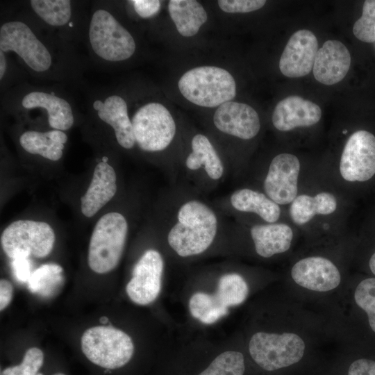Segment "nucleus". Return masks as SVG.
I'll return each instance as SVG.
<instances>
[{"label": "nucleus", "mask_w": 375, "mask_h": 375, "mask_svg": "<svg viewBox=\"0 0 375 375\" xmlns=\"http://www.w3.org/2000/svg\"><path fill=\"white\" fill-rule=\"evenodd\" d=\"M215 212L198 200L185 202L177 212V221L170 228L167 242L181 257L199 255L213 242L217 232Z\"/></svg>", "instance_id": "1"}, {"label": "nucleus", "mask_w": 375, "mask_h": 375, "mask_svg": "<svg viewBox=\"0 0 375 375\" xmlns=\"http://www.w3.org/2000/svg\"><path fill=\"white\" fill-rule=\"evenodd\" d=\"M183 96L202 107L213 108L231 101L236 94L233 76L215 66H201L188 70L178 81Z\"/></svg>", "instance_id": "2"}, {"label": "nucleus", "mask_w": 375, "mask_h": 375, "mask_svg": "<svg viewBox=\"0 0 375 375\" xmlns=\"http://www.w3.org/2000/svg\"><path fill=\"white\" fill-rule=\"evenodd\" d=\"M127 232V221L121 213H106L98 220L90 238L88 256L89 267L93 272L106 274L118 265Z\"/></svg>", "instance_id": "3"}, {"label": "nucleus", "mask_w": 375, "mask_h": 375, "mask_svg": "<svg viewBox=\"0 0 375 375\" xmlns=\"http://www.w3.org/2000/svg\"><path fill=\"white\" fill-rule=\"evenodd\" d=\"M81 346L90 361L110 369L126 365L134 353L131 338L112 326H97L88 328L81 337Z\"/></svg>", "instance_id": "4"}, {"label": "nucleus", "mask_w": 375, "mask_h": 375, "mask_svg": "<svg viewBox=\"0 0 375 375\" xmlns=\"http://www.w3.org/2000/svg\"><path fill=\"white\" fill-rule=\"evenodd\" d=\"M306 344L293 333L257 332L249 342V351L254 362L266 371H275L299 362Z\"/></svg>", "instance_id": "5"}, {"label": "nucleus", "mask_w": 375, "mask_h": 375, "mask_svg": "<svg viewBox=\"0 0 375 375\" xmlns=\"http://www.w3.org/2000/svg\"><path fill=\"white\" fill-rule=\"evenodd\" d=\"M89 39L94 53L107 61L125 60L135 51L131 34L106 10H97L92 15Z\"/></svg>", "instance_id": "6"}, {"label": "nucleus", "mask_w": 375, "mask_h": 375, "mask_svg": "<svg viewBox=\"0 0 375 375\" xmlns=\"http://www.w3.org/2000/svg\"><path fill=\"white\" fill-rule=\"evenodd\" d=\"M55 233L44 222L17 220L9 224L1 236V247L10 258H44L53 249Z\"/></svg>", "instance_id": "7"}, {"label": "nucleus", "mask_w": 375, "mask_h": 375, "mask_svg": "<svg viewBox=\"0 0 375 375\" xmlns=\"http://www.w3.org/2000/svg\"><path fill=\"white\" fill-rule=\"evenodd\" d=\"M135 142L144 151L165 149L176 134V124L161 103L151 102L140 107L131 119Z\"/></svg>", "instance_id": "8"}, {"label": "nucleus", "mask_w": 375, "mask_h": 375, "mask_svg": "<svg viewBox=\"0 0 375 375\" xmlns=\"http://www.w3.org/2000/svg\"><path fill=\"white\" fill-rule=\"evenodd\" d=\"M0 50L13 51L33 70L42 72L49 69L51 56L28 26L19 21L8 22L0 28Z\"/></svg>", "instance_id": "9"}, {"label": "nucleus", "mask_w": 375, "mask_h": 375, "mask_svg": "<svg viewBox=\"0 0 375 375\" xmlns=\"http://www.w3.org/2000/svg\"><path fill=\"white\" fill-rule=\"evenodd\" d=\"M342 177L350 182H365L375 175V136L360 130L348 138L340 162Z\"/></svg>", "instance_id": "10"}, {"label": "nucleus", "mask_w": 375, "mask_h": 375, "mask_svg": "<svg viewBox=\"0 0 375 375\" xmlns=\"http://www.w3.org/2000/svg\"><path fill=\"white\" fill-rule=\"evenodd\" d=\"M163 269L161 254L154 249L146 251L135 265L126 287L130 299L142 306L154 301L160 292Z\"/></svg>", "instance_id": "11"}, {"label": "nucleus", "mask_w": 375, "mask_h": 375, "mask_svg": "<svg viewBox=\"0 0 375 375\" xmlns=\"http://www.w3.org/2000/svg\"><path fill=\"white\" fill-rule=\"evenodd\" d=\"M300 162L293 154L283 153L270 162L264 181L265 194L277 204L286 205L297 196Z\"/></svg>", "instance_id": "12"}, {"label": "nucleus", "mask_w": 375, "mask_h": 375, "mask_svg": "<svg viewBox=\"0 0 375 375\" xmlns=\"http://www.w3.org/2000/svg\"><path fill=\"white\" fill-rule=\"evenodd\" d=\"M317 49V39L312 31L306 29L296 31L282 53L280 71L290 78L308 75L313 69Z\"/></svg>", "instance_id": "13"}, {"label": "nucleus", "mask_w": 375, "mask_h": 375, "mask_svg": "<svg viewBox=\"0 0 375 375\" xmlns=\"http://www.w3.org/2000/svg\"><path fill=\"white\" fill-rule=\"evenodd\" d=\"M291 276L298 285L319 292L333 290L341 282L335 265L322 256H310L297 261L292 267Z\"/></svg>", "instance_id": "14"}, {"label": "nucleus", "mask_w": 375, "mask_h": 375, "mask_svg": "<svg viewBox=\"0 0 375 375\" xmlns=\"http://www.w3.org/2000/svg\"><path fill=\"white\" fill-rule=\"evenodd\" d=\"M213 122L221 132L242 140L253 138L260 128L259 116L251 106L231 101L218 107Z\"/></svg>", "instance_id": "15"}, {"label": "nucleus", "mask_w": 375, "mask_h": 375, "mask_svg": "<svg viewBox=\"0 0 375 375\" xmlns=\"http://www.w3.org/2000/svg\"><path fill=\"white\" fill-rule=\"evenodd\" d=\"M321 117L322 110L317 104L301 97L292 95L277 103L272 120L276 129L288 131L297 127L312 126L320 120Z\"/></svg>", "instance_id": "16"}, {"label": "nucleus", "mask_w": 375, "mask_h": 375, "mask_svg": "<svg viewBox=\"0 0 375 375\" xmlns=\"http://www.w3.org/2000/svg\"><path fill=\"white\" fill-rule=\"evenodd\" d=\"M351 65V56L346 46L338 40H327L318 49L312 69L315 78L331 85L341 81Z\"/></svg>", "instance_id": "17"}, {"label": "nucleus", "mask_w": 375, "mask_h": 375, "mask_svg": "<svg viewBox=\"0 0 375 375\" xmlns=\"http://www.w3.org/2000/svg\"><path fill=\"white\" fill-rule=\"evenodd\" d=\"M116 173L108 162H99L85 193L81 197V210L87 217L94 216L115 196Z\"/></svg>", "instance_id": "18"}, {"label": "nucleus", "mask_w": 375, "mask_h": 375, "mask_svg": "<svg viewBox=\"0 0 375 375\" xmlns=\"http://www.w3.org/2000/svg\"><path fill=\"white\" fill-rule=\"evenodd\" d=\"M93 108L99 117L114 129L119 144L125 149L133 148L135 139L124 99L118 95H111L103 101L96 100Z\"/></svg>", "instance_id": "19"}, {"label": "nucleus", "mask_w": 375, "mask_h": 375, "mask_svg": "<svg viewBox=\"0 0 375 375\" xmlns=\"http://www.w3.org/2000/svg\"><path fill=\"white\" fill-rule=\"evenodd\" d=\"M256 253L262 258L287 251L292 243L293 231L283 223L254 225L250 230Z\"/></svg>", "instance_id": "20"}, {"label": "nucleus", "mask_w": 375, "mask_h": 375, "mask_svg": "<svg viewBox=\"0 0 375 375\" xmlns=\"http://www.w3.org/2000/svg\"><path fill=\"white\" fill-rule=\"evenodd\" d=\"M22 104L24 108H44L48 113V122L56 130L66 131L74 124L70 104L64 99L44 92H31L26 94Z\"/></svg>", "instance_id": "21"}, {"label": "nucleus", "mask_w": 375, "mask_h": 375, "mask_svg": "<svg viewBox=\"0 0 375 375\" xmlns=\"http://www.w3.org/2000/svg\"><path fill=\"white\" fill-rule=\"evenodd\" d=\"M67 140V135L56 129L47 132L29 131L19 137V143L26 151L53 161L62 157Z\"/></svg>", "instance_id": "22"}, {"label": "nucleus", "mask_w": 375, "mask_h": 375, "mask_svg": "<svg viewBox=\"0 0 375 375\" xmlns=\"http://www.w3.org/2000/svg\"><path fill=\"white\" fill-rule=\"evenodd\" d=\"M232 206L237 210L253 212L268 223H275L280 217L281 209L266 194L242 188L235 191L230 198Z\"/></svg>", "instance_id": "23"}, {"label": "nucleus", "mask_w": 375, "mask_h": 375, "mask_svg": "<svg viewBox=\"0 0 375 375\" xmlns=\"http://www.w3.org/2000/svg\"><path fill=\"white\" fill-rule=\"evenodd\" d=\"M168 10L178 32L184 37L194 35L208 19L205 9L195 0H171Z\"/></svg>", "instance_id": "24"}, {"label": "nucleus", "mask_w": 375, "mask_h": 375, "mask_svg": "<svg viewBox=\"0 0 375 375\" xmlns=\"http://www.w3.org/2000/svg\"><path fill=\"white\" fill-rule=\"evenodd\" d=\"M337 208V200L331 193L323 192L315 196L300 194L292 201L290 215L298 225L306 224L316 215H329Z\"/></svg>", "instance_id": "25"}, {"label": "nucleus", "mask_w": 375, "mask_h": 375, "mask_svg": "<svg viewBox=\"0 0 375 375\" xmlns=\"http://www.w3.org/2000/svg\"><path fill=\"white\" fill-rule=\"evenodd\" d=\"M191 144L192 151L185 160L187 168L197 170L203 166L211 179H219L224 174V165L208 138L202 134H197Z\"/></svg>", "instance_id": "26"}, {"label": "nucleus", "mask_w": 375, "mask_h": 375, "mask_svg": "<svg viewBox=\"0 0 375 375\" xmlns=\"http://www.w3.org/2000/svg\"><path fill=\"white\" fill-rule=\"evenodd\" d=\"M192 316L205 324L216 322L228 314V308L222 305L215 294L198 292L192 295L189 301Z\"/></svg>", "instance_id": "27"}, {"label": "nucleus", "mask_w": 375, "mask_h": 375, "mask_svg": "<svg viewBox=\"0 0 375 375\" xmlns=\"http://www.w3.org/2000/svg\"><path fill=\"white\" fill-rule=\"evenodd\" d=\"M62 271V267L55 263L40 266L27 282L29 290L41 296L51 295L63 282Z\"/></svg>", "instance_id": "28"}, {"label": "nucleus", "mask_w": 375, "mask_h": 375, "mask_svg": "<svg viewBox=\"0 0 375 375\" xmlns=\"http://www.w3.org/2000/svg\"><path fill=\"white\" fill-rule=\"evenodd\" d=\"M248 294L249 286L244 278L237 273H229L220 277L215 294L222 305L228 308L243 303Z\"/></svg>", "instance_id": "29"}, {"label": "nucleus", "mask_w": 375, "mask_h": 375, "mask_svg": "<svg viewBox=\"0 0 375 375\" xmlns=\"http://www.w3.org/2000/svg\"><path fill=\"white\" fill-rule=\"evenodd\" d=\"M34 12L46 23L53 26L66 24L71 17V2L68 0H31Z\"/></svg>", "instance_id": "30"}, {"label": "nucleus", "mask_w": 375, "mask_h": 375, "mask_svg": "<svg viewBox=\"0 0 375 375\" xmlns=\"http://www.w3.org/2000/svg\"><path fill=\"white\" fill-rule=\"evenodd\" d=\"M244 358L242 353L227 351L217 356L199 375H243Z\"/></svg>", "instance_id": "31"}, {"label": "nucleus", "mask_w": 375, "mask_h": 375, "mask_svg": "<svg viewBox=\"0 0 375 375\" xmlns=\"http://www.w3.org/2000/svg\"><path fill=\"white\" fill-rule=\"evenodd\" d=\"M354 300L367 313L369 324L375 333V278H367L359 283L355 290Z\"/></svg>", "instance_id": "32"}, {"label": "nucleus", "mask_w": 375, "mask_h": 375, "mask_svg": "<svg viewBox=\"0 0 375 375\" xmlns=\"http://www.w3.org/2000/svg\"><path fill=\"white\" fill-rule=\"evenodd\" d=\"M353 33L356 38L362 42H375V0L364 2L362 15L355 22Z\"/></svg>", "instance_id": "33"}, {"label": "nucleus", "mask_w": 375, "mask_h": 375, "mask_svg": "<svg viewBox=\"0 0 375 375\" xmlns=\"http://www.w3.org/2000/svg\"><path fill=\"white\" fill-rule=\"evenodd\" d=\"M44 354L37 347L28 349L21 364L6 368L1 375H36L42 366Z\"/></svg>", "instance_id": "34"}, {"label": "nucleus", "mask_w": 375, "mask_h": 375, "mask_svg": "<svg viewBox=\"0 0 375 375\" xmlns=\"http://www.w3.org/2000/svg\"><path fill=\"white\" fill-rule=\"evenodd\" d=\"M222 10L228 13L249 12L265 6V0H219L217 1Z\"/></svg>", "instance_id": "35"}, {"label": "nucleus", "mask_w": 375, "mask_h": 375, "mask_svg": "<svg viewBox=\"0 0 375 375\" xmlns=\"http://www.w3.org/2000/svg\"><path fill=\"white\" fill-rule=\"evenodd\" d=\"M135 12L142 18L151 17L160 10V1L156 0L131 1Z\"/></svg>", "instance_id": "36"}, {"label": "nucleus", "mask_w": 375, "mask_h": 375, "mask_svg": "<svg viewBox=\"0 0 375 375\" xmlns=\"http://www.w3.org/2000/svg\"><path fill=\"white\" fill-rule=\"evenodd\" d=\"M12 267L17 279L22 283H27L33 272L28 258L18 257L12 259Z\"/></svg>", "instance_id": "37"}, {"label": "nucleus", "mask_w": 375, "mask_h": 375, "mask_svg": "<svg viewBox=\"0 0 375 375\" xmlns=\"http://www.w3.org/2000/svg\"><path fill=\"white\" fill-rule=\"evenodd\" d=\"M348 375H375V361L366 358L353 361L349 367Z\"/></svg>", "instance_id": "38"}, {"label": "nucleus", "mask_w": 375, "mask_h": 375, "mask_svg": "<svg viewBox=\"0 0 375 375\" xmlns=\"http://www.w3.org/2000/svg\"><path fill=\"white\" fill-rule=\"evenodd\" d=\"M13 295V287L6 279L0 281V310H4L10 303Z\"/></svg>", "instance_id": "39"}, {"label": "nucleus", "mask_w": 375, "mask_h": 375, "mask_svg": "<svg viewBox=\"0 0 375 375\" xmlns=\"http://www.w3.org/2000/svg\"><path fill=\"white\" fill-rule=\"evenodd\" d=\"M7 67L6 58L4 52L0 50V79L1 80L4 76Z\"/></svg>", "instance_id": "40"}, {"label": "nucleus", "mask_w": 375, "mask_h": 375, "mask_svg": "<svg viewBox=\"0 0 375 375\" xmlns=\"http://www.w3.org/2000/svg\"><path fill=\"white\" fill-rule=\"evenodd\" d=\"M369 267L372 274L375 276V252L369 259Z\"/></svg>", "instance_id": "41"}, {"label": "nucleus", "mask_w": 375, "mask_h": 375, "mask_svg": "<svg viewBox=\"0 0 375 375\" xmlns=\"http://www.w3.org/2000/svg\"><path fill=\"white\" fill-rule=\"evenodd\" d=\"M108 158L106 156L102 158V162H107Z\"/></svg>", "instance_id": "42"}, {"label": "nucleus", "mask_w": 375, "mask_h": 375, "mask_svg": "<svg viewBox=\"0 0 375 375\" xmlns=\"http://www.w3.org/2000/svg\"><path fill=\"white\" fill-rule=\"evenodd\" d=\"M53 375H66V374H62V373H56V374H55Z\"/></svg>", "instance_id": "43"}, {"label": "nucleus", "mask_w": 375, "mask_h": 375, "mask_svg": "<svg viewBox=\"0 0 375 375\" xmlns=\"http://www.w3.org/2000/svg\"><path fill=\"white\" fill-rule=\"evenodd\" d=\"M36 375H43L42 373H38Z\"/></svg>", "instance_id": "44"}]
</instances>
